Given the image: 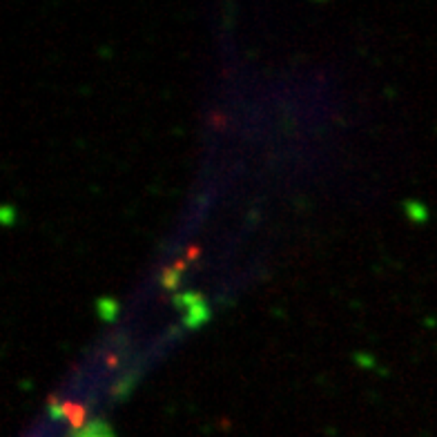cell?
<instances>
[{
	"label": "cell",
	"mask_w": 437,
	"mask_h": 437,
	"mask_svg": "<svg viewBox=\"0 0 437 437\" xmlns=\"http://www.w3.org/2000/svg\"><path fill=\"white\" fill-rule=\"evenodd\" d=\"M134 384H137V373H130V375H123L119 377L114 384H112V389H110V395L114 399H123L132 393L134 389Z\"/></svg>",
	"instance_id": "1"
},
{
	"label": "cell",
	"mask_w": 437,
	"mask_h": 437,
	"mask_svg": "<svg viewBox=\"0 0 437 437\" xmlns=\"http://www.w3.org/2000/svg\"><path fill=\"white\" fill-rule=\"evenodd\" d=\"M179 281H181V273H177L174 268H165L163 275H161V285L167 290H177L179 288Z\"/></svg>",
	"instance_id": "7"
},
{
	"label": "cell",
	"mask_w": 437,
	"mask_h": 437,
	"mask_svg": "<svg viewBox=\"0 0 437 437\" xmlns=\"http://www.w3.org/2000/svg\"><path fill=\"white\" fill-rule=\"evenodd\" d=\"M188 255H190L192 259H194V257H199V248H194V246H192V248L188 250Z\"/></svg>",
	"instance_id": "12"
},
{
	"label": "cell",
	"mask_w": 437,
	"mask_h": 437,
	"mask_svg": "<svg viewBox=\"0 0 437 437\" xmlns=\"http://www.w3.org/2000/svg\"><path fill=\"white\" fill-rule=\"evenodd\" d=\"M49 415H52L54 419H60V417H65V415H63V406H58L56 397H49Z\"/></svg>",
	"instance_id": "8"
},
{
	"label": "cell",
	"mask_w": 437,
	"mask_h": 437,
	"mask_svg": "<svg viewBox=\"0 0 437 437\" xmlns=\"http://www.w3.org/2000/svg\"><path fill=\"white\" fill-rule=\"evenodd\" d=\"M172 268H174L177 273H183V268H186V263H183V261H177V263H174Z\"/></svg>",
	"instance_id": "11"
},
{
	"label": "cell",
	"mask_w": 437,
	"mask_h": 437,
	"mask_svg": "<svg viewBox=\"0 0 437 437\" xmlns=\"http://www.w3.org/2000/svg\"><path fill=\"white\" fill-rule=\"evenodd\" d=\"M210 308L208 304H199L196 308L188 310L186 312V319H183V324H186V328H199V326H204L208 319H210Z\"/></svg>",
	"instance_id": "2"
},
{
	"label": "cell",
	"mask_w": 437,
	"mask_h": 437,
	"mask_svg": "<svg viewBox=\"0 0 437 437\" xmlns=\"http://www.w3.org/2000/svg\"><path fill=\"white\" fill-rule=\"evenodd\" d=\"M172 301H174V306H177V308H186V310H192V308H196L199 304H206V301H204V295H201V293H192V290L174 295Z\"/></svg>",
	"instance_id": "4"
},
{
	"label": "cell",
	"mask_w": 437,
	"mask_h": 437,
	"mask_svg": "<svg viewBox=\"0 0 437 437\" xmlns=\"http://www.w3.org/2000/svg\"><path fill=\"white\" fill-rule=\"evenodd\" d=\"M355 359H357L359 364H364V366H373V364H375L373 359H368V355H355Z\"/></svg>",
	"instance_id": "10"
},
{
	"label": "cell",
	"mask_w": 437,
	"mask_h": 437,
	"mask_svg": "<svg viewBox=\"0 0 437 437\" xmlns=\"http://www.w3.org/2000/svg\"><path fill=\"white\" fill-rule=\"evenodd\" d=\"M63 415L70 419L74 433L83 428V419H85V409H83V406L72 404V401H65V404H63Z\"/></svg>",
	"instance_id": "3"
},
{
	"label": "cell",
	"mask_w": 437,
	"mask_h": 437,
	"mask_svg": "<svg viewBox=\"0 0 437 437\" xmlns=\"http://www.w3.org/2000/svg\"><path fill=\"white\" fill-rule=\"evenodd\" d=\"M404 212H406V216L411 218V221H415V223H424V221H428V210L419 204V201H406L404 204Z\"/></svg>",
	"instance_id": "6"
},
{
	"label": "cell",
	"mask_w": 437,
	"mask_h": 437,
	"mask_svg": "<svg viewBox=\"0 0 437 437\" xmlns=\"http://www.w3.org/2000/svg\"><path fill=\"white\" fill-rule=\"evenodd\" d=\"M0 218H3V223L9 226L14 221V208L11 206H5L3 210H0Z\"/></svg>",
	"instance_id": "9"
},
{
	"label": "cell",
	"mask_w": 437,
	"mask_h": 437,
	"mask_svg": "<svg viewBox=\"0 0 437 437\" xmlns=\"http://www.w3.org/2000/svg\"><path fill=\"white\" fill-rule=\"evenodd\" d=\"M96 310H98V317L103 319V322H114L116 312H119V304H116L112 297H100L96 301Z\"/></svg>",
	"instance_id": "5"
}]
</instances>
